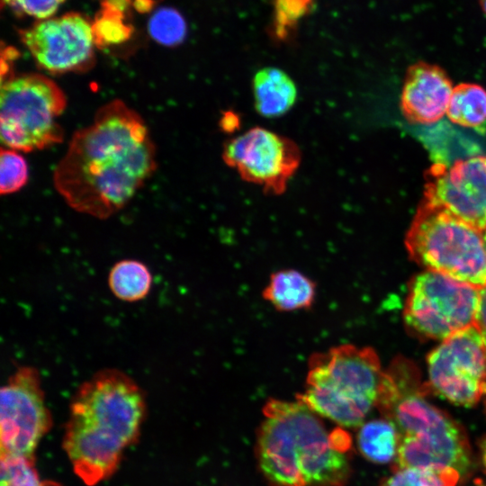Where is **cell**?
<instances>
[{
    "label": "cell",
    "mask_w": 486,
    "mask_h": 486,
    "mask_svg": "<svg viewBox=\"0 0 486 486\" xmlns=\"http://www.w3.org/2000/svg\"><path fill=\"white\" fill-rule=\"evenodd\" d=\"M262 296L278 311L308 310L316 298V284L296 269H282L270 275Z\"/></svg>",
    "instance_id": "cell-16"
},
{
    "label": "cell",
    "mask_w": 486,
    "mask_h": 486,
    "mask_svg": "<svg viewBox=\"0 0 486 486\" xmlns=\"http://www.w3.org/2000/svg\"><path fill=\"white\" fill-rule=\"evenodd\" d=\"M153 277L148 266L137 259H122L111 267L108 286L115 298L125 302L145 299L152 286Z\"/></svg>",
    "instance_id": "cell-17"
},
{
    "label": "cell",
    "mask_w": 486,
    "mask_h": 486,
    "mask_svg": "<svg viewBox=\"0 0 486 486\" xmlns=\"http://www.w3.org/2000/svg\"><path fill=\"white\" fill-rule=\"evenodd\" d=\"M151 38L166 47L179 45L186 35V23L180 13L173 8L163 7L153 14L148 21Z\"/></svg>",
    "instance_id": "cell-22"
},
{
    "label": "cell",
    "mask_w": 486,
    "mask_h": 486,
    "mask_svg": "<svg viewBox=\"0 0 486 486\" xmlns=\"http://www.w3.org/2000/svg\"><path fill=\"white\" fill-rule=\"evenodd\" d=\"M316 0H273L269 26L272 39L279 43L293 39L298 26L315 8Z\"/></svg>",
    "instance_id": "cell-20"
},
{
    "label": "cell",
    "mask_w": 486,
    "mask_h": 486,
    "mask_svg": "<svg viewBox=\"0 0 486 486\" xmlns=\"http://www.w3.org/2000/svg\"><path fill=\"white\" fill-rule=\"evenodd\" d=\"M476 323L482 330L486 344V286L481 289L480 306L477 313ZM483 403L486 413V393L483 397Z\"/></svg>",
    "instance_id": "cell-28"
},
{
    "label": "cell",
    "mask_w": 486,
    "mask_h": 486,
    "mask_svg": "<svg viewBox=\"0 0 486 486\" xmlns=\"http://www.w3.org/2000/svg\"><path fill=\"white\" fill-rule=\"evenodd\" d=\"M252 90L256 110L267 118L284 115L297 98L293 80L284 70L273 67L261 68L255 74Z\"/></svg>",
    "instance_id": "cell-15"
},
{
    "label": "cell",
    "mask_w": 486,
    "mask_h": 486,
    "mask_svg": "<svg viewBox=\"0 0 486 486\" xmlns=\"http://www.w3.org/2000/svg\"><path fill=\"white\" fill-rule=\"evenodd\" d=\"M222 158L243 180L267 194H281L298 169L302 154L292 140L254 127L225 142Z\"/></svg>",
    "instance_id": "cell-11"
},
{
    "label": "cell",
    "mask_w": 486,
    "mask_h": 486,
    "mask_svg": "<svg viewBox=\"0 0 486 486\" xmlns=\"http://www.w3.org/2000/svg\"><path fill=\"white\" fill-rule=\"evenodd\" d=\"M482 475L477 481V486H486V436L479 445Z\"/></svg>",
    "instance_id": "cell-29"
},
{
    "label": "cell",
    "mask_w": 486,
    "mask_h": 486,
    "mask_svg": "<svg viewBox=\"0 0 486 486\" xmlns=\"http://www.w3.org/2000/svg\"><path fill=\"white\" fill-rule=\"evenodd\" d=\"M93 32L98 48L121 43L131 33L130 28L122 22V12L106 6L93 23Z\"/></svg>",
    "instance_id": "cell-24"
},
{
    "label": "cell",
    "mask_w": 486,
    "mask_h": 486,
    "mask_svg": "<svg viewBox=\"0 0 486 486\" xmlns=\"http://www.w3.org/2000/svg\"><path fill=\"white\" fill-rule=\"evenodd\" d=\"M425 200L482 232L486 230V156L436 163L426 174Z\"/></svg>",
    "instance_id": "cell-13"
},
{
    "label": "cell",
    "mask_w": 486,
    "mask_h": 486,
    "mask_svg": "<svg viewBox=\"0 0 486 486\" xmlns=\"http://www.w3.org/2000/svg\"><path fill=\"white\" fill-rule=\"evenodd\" d=\"M484 233H486V230H485Z\"/></svg>",
    "instance_id": "cell-33"
},
{
    "label": "cell",
    "mask_w": 486,
    "mask_h": 486,
    "mask_svg": "<svg viewBox=\"0 0 486 486\" xmlns=\"http://www.w3.org/2000/svg\"><path fill=\"white\" fill-rule=\"evenodd\" d=\"M156 168V147L143 118L114 99L74 133L53 184L73 210L104 220L122 210Z\"/></svg>",
    "instance_id": "cell-1"
},
{
    "label": "cell",
    "mask_w": 486,
    "mask_h": 486,
    "mask_svg": "<svg viewBox=\"0 0 486 486\" xmlns=\"http://www.w3.org/2000/svg\"><path fill=\"white\" fill-rule=\"evenodd\" d=\"M382 375L373 348L339 345L310 356L305 390L298 400L341 427H360L377 406Z\"/></svg>",
    "instance_id": "cell-5"
},
{
    "label": "cell",
    "mask_w": 486,
    "mask_h": 486,
    "mask_svg": "<svg viewBox=\"0 0 486 486\" xmlns=\"http://www.w3.org/2000/svg\"><path fill=\"white\" fill-rule=\"evenodd\" d=\"M446 113L452 122L485 133L486 90L475 84L456 86Z\"/></svg>",
    "instance_id": "cell-19"
},
{
    "label": "cell",
    "mask_w": 486,
    "mask_h": 486,
    "mask_svg": "<svg viewBox=\"0 0 486 486\" xmlns=\"http://www.w3.org/2000/svg\"><path fill=\"white\" fill-rule=\"evenodd\" d=\"M28 166L24 158L16 150L1 148L0 193L11 194L22 189L29 178Z\"/></svg>",
    "instance_id": "cell-25"
},
{
    "label": "cell",
    "mask_w": 486,
    "mask_h": 486,
    "mask_svg": "<svg viewBox=\"0 0 486 486\" xmlns=\"http://www.w3.org/2000/svg\"><path fill=\"white\" fill-rule=\"evenodd\" d=\"M479 4L483 14L486 15V0H479Z\"/></svg>",
    "instance_id": "cell-31"
},
{
    "label": "cell",
    "mask_w": 486,
    "mask_h": 486,
    "mask_svg": "<svg viewBox=\"0 0 486 486\" xmlns=\"http://www.w3.org/2000/svg\"><path fill=\"white\" fill-rule=\"evenodd\" d=\"M146 395L130 375L104 368L80 384L66 425L64 448L77 476L94 485L111 476L139 436Z\"/></svg>",
    "instance_id": "cell-2"
},
{
    "label": "cell",
    "mask_w": 486,
    "mask_h": 486,
    "mask_svg": "<svg viewBox=\"0 0 486 486\" xmlns=\"http://www.w3.org/2000/svg\"><path fill=\"white\" fill-rule=\"evenodd\" d=\"M50 423L40 372L18 366L0 391L1 454L33 458Z\"/></svg>",
    "instance_id": "cell-10"
},
{
    "label": "cell",
    "mask_w": 486,
    "mask_h": 486,
    "mask_svg": "<svg viewBox=\"0 0 486 486\" xmlns=\"http://www.w3.org/2000/svg\"><path fill=\"white\" fill-rule=\"evenodd\" d=\"M241 124L240 116L232 110L224 111L220 118L219 125L225 133H234Z\"/></svg>",
    "instance_id": "cell-27"
},
{
    "label": "cell",
    "mask_w": 486,
    "mask_h": 486,
    "mask_svg": "<svg viewBox=\"0 0 486 486\" xmlns=\"http://www.w3.org/2000/svg\"><path fill=\"white\" fill-rule=\"evenodd\" d=\"M356 440L360 453L370 462L378 464L394 462L400 435L390 419L384 418L364 422L359 428Z\"/></svg>",
    "instance_id": "cell-18"
},
{
    "label": "cell",
    "mask_w": 486,
    "mask_h": 486,
    "mask_svg": "<svg viewBox=\"0 0 486 486\" xmlns=\"http://www.w3.org/2000/svg\"><path fill=\"white\" fill-rule=\"evenodd\" d=\"M484 235V241H485V248H486V233L483 232Z\"/></svg>",
    "instance_id": "cell-32"
},
{
    "label": "cell",
    "mask_w": 486,
    "mask_h": 486,
    "mask_svg": "<svg viewBox=\"0 0 486 486\" xmlns=\"http://www.w3.org/2000/svg\"><path fill=\"white\" fill-rule=\"evenodd\" d=\"M14 11L39 20L50 18L65 0H4Z\"/></svg>",
    "instance_id": "cell-26"
},
{
    "label": "cell",
    "mask_w": 486,
    "mask_h": 486,
    "mask_svg": "<svg viewBox=\"0 0 486 486\" xmlns=\"http://www.w3.org/2000/svg\"><path fill=\"white\" fill-rule=\"evenodd\" d=\"M453 90L441 68L417 62L406 73L400 98L402 112L412 123H435L447 112Z\"/></svg>",
    "instance_id": "cell-14"
},
{
    "label": "cell",
    "mask_w": 486,
    "mask_h": 486,
    "mask_svg": "<svg viewBox=\"0 0 486 486\" xmlns=\"http://www.w3.org/2000/svg\"><path fill=\"white\" fill-rule=\"evenodd\" d=\"M480 295L477 287L426 270L409 285L405 325L419 338L443 341L476 322Z\"/></svg>",
    "instance_id": "cell-8"
},
{
    "label": "cell",
    "mask_w": 486,
    "mask_h": 486,
    "mask_svg": "<svg viewBox=\"0 0 486 486\" xmlns=\"http://www.w3.org/2000/svg\"><path fill=\"white\" fill-rule=\"evenodd\" d=\"M412 261L479 289L486 286L483 232L444 207L423 200L405 238Z\"/></svg>",
    "instance_id": "cell-6"
},
{
    "label": "cell",
    "mask_w": 486,
    "mask_h": 486,
    "mask_svg": "<svg viewBox=\"0 0 486 486\" xmlns=\"http://www.w3.org/2000/svg\"><path fill=\"white\" fill-rule=\"evenodd\" d=\"M257 440L259 467L273 486H342L349 473L344 448L320 417L297 400H270Z\"/></svg>",
    "instance_id": "cell-4"
},
{
    "label": "cell",
    "mask_w": 486,
    "mask_h": 486,
    "mask_svg": "<svg viewBox=\"0 0 486 486\" xmlns=\"http://www.w3.org/2000/svg\"><path fill=\"white\" fill-rule=\"evenodd\" d=\"M429 390L453 404L471 407L486 393V344L478 324L444 339L427 358Z\"/></svg>",
    "instance_id": "cell-9"
},
{
    "label": "cell",
    "mask_w": 486,
    "mask_h": 486,
    "mask_svg": "<svg viewBox=\"0 0 486 486\" xmlns=\"http://www.w3.org/2000/svg\"><path fill=\"white\" fill-rule=\"evenodd\" d=\"M428 383L418 366L398 356L384 370L377 408L397 428L400 444L393 470L441 466L465 478L472 456L464 430L427 399Z\"/></svg>",
    "instance_id": "cell-3"
},
{
    "label": "cell",
    "mask_w": 486,
    "mask_h": 486,
    "mask_svg": "<svg viewBox=\"0 0 486 486\" xmlns=\"http://www.w3.org/2000/svg\"><path fill=\"white\" fill-rule=\"evenodd\" d=\"M19 34L36 64L51 74L86 72L94 64L93 24L78 13L39 20Z\"/></svg>",
    "instance_id": "cell-12"
},
{
    "label": "cell",
    "mask_w": 486,
    "mask_h": 486,
    "mask_svg": "<svg viewBox=\"0 0 486 486\" xmlns=\"http://www.w3.org/2000/svg\"><path fill=\"white\" fill-rule=\"evenodd\" d=\"M151 0H148L147 2L145 0H136V7L138 9L140 8V11H145L147 6H150Z\"/></svg>",
    "instance_id": "cell-30"
},
{
    "label": "cell",
    "mask_w": 486,
    "mask_h": 486,
    "mask_svg": "<svg viewBox=\"0 0 486 486\" xmlns=\"http://www.w3.org/2000/svg\"><path fill=\"white\" fill-rule=\"evenodd\" d=\"M67 97L55 81L41 74L12 76L1 83L0 136L14 150L32 152L60 143L58 122Z\"/></svg>",
    "instance_id": "cell-7"
},
{
    "label": "cell",
    "mask_w": 486,
    "mask_h": 486,
    "mask_svg": "<svg viewBox=\"0 0 486 486\" xmlns=\"http://www.w3.org/2000/svg\"><path fill=\"white\" fill-rule=\"evenodd\" d=\"M1 486H57L41 482L34 459L1 454Z\"/></svg>",
    "instance_id": "cell-23"
},
{
    "label": "cell",
    "mask_w": 486,
    "mask_h": 486,
    "mask_svg": "<svg viewBox=\"0 0 486 486\" xmlns=\"http://www.w3.org/2000/svg\"><path fill=\"white\" fill-rule=\"evenodd\" d=\"M461 479L450 467H410L394 470L378 486H456Z\"/></svg>",
    "instance_id": "cell-21"
}]
</instances>
